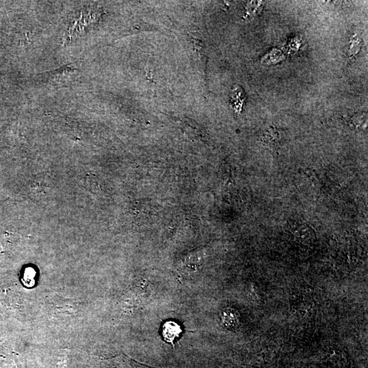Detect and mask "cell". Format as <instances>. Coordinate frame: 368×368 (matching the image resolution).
<instances>
[{
  "instance_id": "cell-4",
  "label": "cell",
  "mask_w": 368,
  "mask_h": 368,
  "mask_svg": "<svg viewBox=\"0 0 368 368\" xmlns=\"http://www.w3.org/2000/svg\"><path fill=\"white\" fill-rule=\"evenodd\" d=\"M55 304L59 305V307L60 308V311H61V312H62V309H62V308H63V306H62V305H60V304H58V303H56V302L55 303ZM68 305H70V303ZM68 305H64V307H65V309H64V313H66V312H70V311L68 310V307H68Z\"/></svg>"
},
{
  "instance_id": "cell-1",
  "label": "cell",
  "mask_w": 368,
  "mask_h": 368,
  "mask_svg": "<svg viewBox=\"0 0 368 368\" xmlns=\"http://www.w3.org/2000/svg\"><path fill=\"white\" fill-rule=\"evenodd\" d=\"M181 333H182L181 327L176 323L168 321L163 325V338L169 343L173 344L175 339L180 336Z\"/></svg>"
},
{
  "instance_id": "cell-3",
  "label": "cell",
  "mask_w": 368,
  "mask_h": 368,
  "mask_svg": "<svg viewBox=\"0 0 368 368\" xmlns=\"http://www.w3.org/2000/svg\"><path fill=\"white\" fill-rule=\"evenodd\" d=\"M361 41H359V39L354 38L352 40L351 46H350V54L354 55L357 54L358 50H359V46L361 48V44H360Z\"/></svg>"
},
{
  "instance_id": "cell-2",
  "label": "cell",
  "mask_w": 368,
  "mask_h": 368,
  "mask_svg": "<svg viewBox=\"0 0 368 368\" xmlns=\"http://www.w3.org/2000/svg\"><path fill=\"white\" fill-rule=\"evenodd\" d=\"M114 363L118 368H154L138 363L124 355L120 356L114 359Z\"/></svg>"
}]
</instances>
